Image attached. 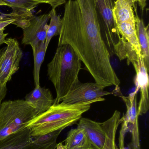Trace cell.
Wrapping results in <instances>:
<instances>
[{
	"instance_id": "44dd1931",
	"label": "cell",
	"mask_w": 149,
	"mask_h": 149,
	"mask_svg": "<svg viewBox=\"0 0 149 149\" xmlns=\"http://www.w3.org/2000/svg\"><path fill=\"white\" fill-rule=\"evenodd\" d=\"M15 21V19L10 17H2L0 16V45L3 44H6V39L5 38L8 36V33H4L5 27L12 24Z\"/></svg>"
},
{
	"instance_id": "83f0119b",
	"label": "cell",
	"mask_w": 149,
	"mask_h": 149,
	"mask_svg": "<svg viewBox=\"0 0 149 149\" xmlns=\"http://www.w3.org/2000/svg\"><path fill=\"white\" fill-rule=\"evenodd\" d=\"M125 149H126V148H125ZM133 149H135L133 148Z\"/></svg>"
},
{
	"instance_id": "7c38bea8",
	"label": "cell",
	"mask_w": 149,
	"mask_h": 149,
	"mask_svg": "<svg viewBox=\"0 0 149 149\" xmlns=\"http://www.w3.org/2000/svg\"><path fill=\"white\" fill-rule=\"evenodd\" d=\"M131 63L134 65L136 73L134 80L136 88L139 89L141 92V98L137 108V115L139 116L145 114L148 111V71L141 55L138 56L137 60L133 61Z\"/></svg>"
},
{
	"instance_id": "7a4b0ae2",
	"label": "cell",
	"mask_w": 149,
	"mask_h": 149,
	"mask_svg": "<svg viewBox=\"0 0 149 149\" xmlns=\"http://www.w3.org/2000/svg\"><path fill=\"white\" fill-rule=\"evenodd\" d=\"M81 61L69 45L58 46L52 60L47 65V74L56 90L54 104L61 99L80 82L79 73Z\"/></svg>"
},
{
	"instance_id": "ffe728a7",
	"label": "cell",
	"mask_w": 149,
	"mask_h": 149,
	"mask_svg": "<svg viewBox=\"0 0 149 149\" xmlns=\"http://www.w3.org/2000/svg\"><path fill=\"white\" fill-rule=\"evenodd\" d=\"M63 130H59L43 135L32 136L33 141L38 144H46L56 141L59 135Z\"/></svg>"
},
{
	"instance_id": "5bb4252c",
	"label": "cell",
	"mask_w": 149,
	"mask_h": 149,
	"mask_svg": "<svg viewBox=\"0 0 149 149\" xmlns=\"http://www.w3.org/2000/svg\"><path fill=\"white\" fill-rule=\"evenodd\" d=\"M12 8L8 16L15 19V21L29 20L33 15L32 11L40 4L31 0H1Z\"/></svg>"
},
{
	"instance_id": "7402d4cb",
	"label": "cell",
	"mask_w": 149,
	"mask_h": 149,
	"mask_svg": "<svg viewBox=\"0 0 149 149\" xmlns=\"http://www.w3.org/2000/svg\"><path fill=\"white\" fill-rule=\"evenodd\" d=\"M39 3H47L50 5L52 8L56 9L66 2V0H31Z\"/></svg>"
},
{
	"instance_id": "484cf974",
	"label": "cell",
	"mask_w": 149,
	"mask_h": 149,
	"mask_svg": "<svg viewBox=\"0 0 149 149\" xmlns=\"http://www.w3.org/2000/svg\"><path fill=\"white\" fill-rule=\"evenodd\" d=\"M79 149H97L95 148V147L93 146L92 145H91L90 143L87 144V145H86L85 147H83V148H81Z\"/></svg>"
},
{
	"instance_id": "277c9868",
	"label": "cell",
	"mask_w": 149,
	"mask_h": 149,
	"mask_svg": "<svg viewBox=\"0 0 149 149\" xmlns=\"http://www.w3.org/2000/svg\"><path fill=\"white\" fill-rule=\"evenodd\" d=\"M37 116L36 109L25 100L2 102L0 105V140L25 128Z\"/></svg>"
},
{
	"instance_id": "d6986e66",
	"label": "cell",
	"mask_w": 149,
	"mask_h": 149,
	"mask_svg": "<svg viewBox=\"0 0 149 149\" xmlns=\"http://www.w3.org/2000/svg\"><path fill=\"white\" fill-rule=\"evenodd\" d=\"M49 14L50 22L48 26L45 41V45L46 49L48 48V45L52 37L59 35L62 22V19L60 18V16L57 15L56 9L52 8Z\"/></svg>"
},
{
	"instance_id": "8992f818",
	"label": "cell",
	"mask_w": 149,
	"mask_h": 149,
	"mask_svg": "<svg viewBox=\"0 0 149 149\" xmlns=\"http://www.w3.org/2000/svg\"><path fill=\"white\" fill-rule=\"evenodd\" d=\"M101 32L110 54H115L123 60L121 37L119 34L113 14L115 0H95Z\"/></svg>"
},
{
	"instance_id": "3957f363",
	"label": "cell",
	"mask_w": 149,
	"mask_h": 149,
	"mask_svg": "<svg viewBox=\"0 0 149 149\" xmlns=\"http://www.w3.org/2000/svg\"><path fill=\"white\" fill-rule=\"evenodd\" d=\"M105 100L103 98L76 104L60 102L53 104L45 112L30 121L26 127L30 129L31 136L43 135L63 130L78 121L82 115L90 109L92 103Z\"/></svg>"
},
{
	"instance_id": "5b68a950",
	"label": "cell",
	"mask_w": 149,
	"mask_h": 149,
	"mask_svg": "<svg viewBox=\"0 0 149 149\" xmlns=\"http://www.w3.org/2000/svg\"><path fill=\"white\" fill-rule=\"evenodd\" d=\"M120 118V112L115 110L109 119L103 123L81 117L78 127L85 130L88 141L96 148L115 149V136Z\"/></svg>"
},
{
	"instance_id": "9c48e42d",
	"label": "cell",
	"mask_w": 149,
	"mask_h": 149,
	"mask_svg": "<svg viewBox=\"0 0 149 149\" xmlns=\"http://www.w3.org/2000/svg\"><path fill=\"white\" fill-rule=\"evenodd\" d=\"M105 88L96 82L84 83L80 82L61 99L60 102L67 104L82 103L103 99V96L113 94V92L104 90Z\"/></svg>"
},
{
	"instance_id": "4316f807",
	"label": "cell",
	"mask_w": 149,
	"mask_h": 149,
	"mask_svg": "<svg viewBox=\"0 0 149 149\" xmlns=\"http://www.w3.org/2000/svg\"><path fill=\"white\" fill-rule=\"evenodd\" d=\"M0 6H8V5L7 3L0 0Z\"/></svg>"
},
{
	"instance_id": "d4e9b609",
	"label": "cell",
	"mask_w": 149,
	"mask_h": 149,
	"mask_svg": "<svg viewBox=\"0 0 149 149\" xmlns=\"http://www.w3.org/2000/svg\"><path fill=\"white\" fill-rule=\"evenodd\" d=\"M56 149H66L65 145H64L62 143L57 144Z\"/></svg>"
},
{
	"instance_id": "6da1fadb",
	"label": "cell",
	"mask_w": 149,
	"mask_h": 149,
	"mask_svg": "<svg viewBox=\"0 0 149 149\" xmlns=\"http://www.w3.org/2000/svg\"><path fill=\"white\" fill-rule=\"evenodd\" d=\"M58 46L69 45L95 81L104 87L120 84L101 29L95 0L65 3Z\"/></svg>"
},
{
	"instance_id": "603a6c76",
	"label": "cell",
	"mask_w": 149,
	"mask_h": 149,
	"mask_svg": "<svg viewBox=\"0 0 149 149\" xmlns=\"http://www.w3.org/2000/svg\"><path fill=\"white\" fill-rule=\"evenodd\" d=\"M6 48V47L2 48L0 49V58H1L3 52L5 51ZM7 90H8V89H7L6 86H0V105L2 103L3 100L4 99L5 96H6L7 93Z\"/></svg>"
},
{
	"instance_id": "30bf717a",
	"label": "cell",
	"mask_w": 149,
	"mask_h": 149,
	"mask_svg": "<svg viewBox=\"0 0 149 149\" xmlns=\"http://www.w3.org/2000/svg\"><path fill=\"white\" fill-rule=\"evenodd\" d=\"M56 141L38 144L33 141L28 127L11 134L0 140V149H56Z\"/></svg>"
},
{
	"instance_id": "52a82bcc",
	"label": "cell",
	"mask_w": 149,
	"mask_h": 149,
	"mask_svg": "<svg viewBox=\"0 0 149 149\" xmlns=\"http://www.w3.org/2000/svg\"><path fill=\"white\" fill-rule=\"evenodd\" d=\"M139 89L136 88L134 92L128 96L122 95L120 88L114 91L113 94L122 98L127 107V112L125 115L120 119L121 128L119 136V144H124L125 135L128 132L132 134V143L133 148L141 149L139 136L138 116L137 115V95Z\"/></svg>"
},
{
	"instance_id": "2e32d148",
	"label": "cell",
	"mask_w": 149,
	"mask_h": 149,
	"mask_svg": "<svg viewBox=\"0 0 149 149\" xmlns=\"http://www.w3.org/2000/svg\"><path fill=\"white\" fill-rule=\"evenodd\" d=\"M136 28L138 42L141 48V56L148 71L149 70V24L146 26L143 20L138 16L136 8Z\"/></svg>"
},
{
	"instance_id": "f1b7e54d",
	"label": "cell",
	"mask_w": 149,
	"mask_h": 149,
	"mask_svg": "<svg viewBox=\"0 0 149 149\" xmlns=\"http://www.w3.org/2000/svg\"></svg>"
},
{
	"instance_id": "e0dca14e",
	"label": "cell",
	"mask_w": 149,
	"mask_h": 149,
	"mask_svg": "<svg viewBox=\"0 0 149 149\" xmlns=\"http://www.w3.org/2000/svg\"><path fill=\"white\" fill-rule=\"evenodd\" d=\"M89 143L85 130L79 127L70 130L65 140L66 149H79Z\"/></svg>"
},
{
	"instance_id": "8fae6325",
	"label": "cell",
	"mask_w": 149,
	"mask_h": 149,
	"mask_svg": "<svg viewBox=\"0 0 149 149\" xmlns=\"http://www.w3.org/2000/svg\"><path fill=\"white\" fill-rule=\"evenodd\" d=\"M50 19L49 13L39 16H32L29 25L23 29V37L22 44L29 45L32 47L41 42H45L49 26L48 22Z\"/></svg>"
},
{
	"instance_id": "ac0fdd59",
	"label": "cell",
	"mask_w": 149,
	"mask_h": 149,
	"mask_svg": "<svg viewBox=\"0 0 149 149\" xmlns=\"http://www.w3.org/2000/svg\"><path fill=\"white\" fill-rule=\"evenodd\" d=\"M34 56V79L35 87L40 85V70L46 52L45 42H41L37 45L31 47Z\"/></svg>"
},
{
	"instance_id": "cb8c5ba5",
	"label": "cell",
	"mask_w": 149,
	"mask_h": 149,
	"mask_svg": "<svg viewBox=\"0 0 149 149\" xmlns=\"http://www.w3.org/2000/svg\"><path fill=\"white\" fill-rule=\"evenodd\" d=\"M147 0H137V2L139 3V6L141 8V10L143 12L146 5H147Z\"/></svg>"
},
{
	"instance_id": "9a60e30c",
	"label": "cell",
	"mask_w": 149,
	"mask_h": 149,
	"mask_svg": "<svg viewBox=\"0 0 149 149\" xmlns=\"http://www.w3.org/2000/svg\"><path fill=\"white\" fill-rule=\"evenodd\" d=\"M137 0H115L113 9L116 25L124 22H136L134 10Z\"/></svg>"
},
{
	"instance_id": "4fadbf2b",
	"label": "cell",
	"mask_w": 149,
	"mask_h": 149,
	"mask_svg": "<svg viewBox=\"0 0 149 149\" xmlns=\"http://www.w3.org/2000/svg\"><path fill=\"white\" fill-rule=\"evenodd\" d=\"M24 100L33 106L37 116L48 110L54 102V99L50 89L41 87L40 85L35 87L33 90L28 94Z\"/></svg>"
},
{
	"instance_id": "ba28073f",
	"label": "cell",
	"mask_w": 149,
	"mask_h": 149,
	"mask_svg": "<svg viewBox=\"0 0 149 149\" xmlns=\"http://www.w3.org/2000/svg\"><path fill=\"white\" fill-rule=\"evenodd\" d=\"M6 49L0 58V86H6L19 69L23 53L15 38L6 39Z\"/></svg>"
}]
</instances>
